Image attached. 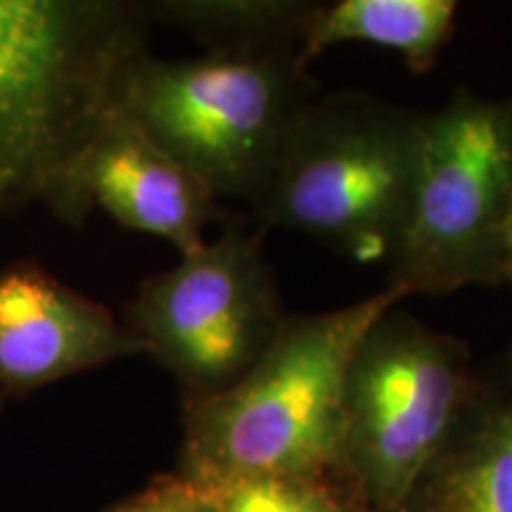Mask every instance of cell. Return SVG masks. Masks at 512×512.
Masks as SVG:
<instances>
[{"mask_svg":"<svg viewBox=\"0 0 512 512\" xmlns=\"http://www.w3.org/2000/svg\"><path fill=\"white\" fill-rule=\"evenodd\" d=\"M105 512H223L207 486L174 475H157L133 496L121 498Z\"/></svg>","mask_w":512,"mask_h":512,"instance_id":"5bb4252c","label":"cell"},{"mask_svg":"<svg viewBox=\"0 0 512 512\" xmlns=\"http://www.w3.org/2000/svg\"><path fill=\"white\" fill-rule=\"evenodd\" d=\"M510 211L512 100L458 88L425 114L411 211L387 261V285L413 297L505 283Z\"/></svg>","mask_w":512,"mask_h":512,"instance_id":"8992f818","label":"cell"},{"mask_svg":"<svg viewBox=\"0 0 512 512\" xmlns=\"http://www.w3.org/2000/svg\"><path fill=\"white\" fill-rule=\"evenodd\" d=\"M145 354L136 332L34 261L0 268V392L29 394Z\"/></svg>","mask_w":512,"mask_h":512,"instance_id":"ba28073f","label":"cell"},{"mask_svg":"<svg viewBox=\"0 0 512 512\" xmlns=\"http://www.w3.org/2000/svg\"><path fill=\"white\" fill-rule=\"evenodd\" d=\"M456 0H339L318 3L306 29L302 57L311 64L339 43H370L392 50L415 74L437 64L456 31Z\"/></svg>","mask_w":512,"mask_h":512,"instance_id":"8fae6325","label":"cell"},{"mask_svg":"<svg viewBox=\"0 0 512 512\" xmlns=\"http://www.w3.org/2000/svg\"><path fill=\"white\" fill-rule=\"evenodd\" d=\"M88 209H102L124 228L155 235L188 256L223 216L221 202L192 171L166 155L119 110L107 117L81 162Z\"/></svg>","mask_w":512,"mask_h":512,"instance_id":"9c48e42d","label":"cell"},{"mask_svg":"<svg viewBox=\"0 0 512 512\" xmlns=\"http://www.w3.org/2000/svg\"><path fill=\"white\" fill-rule=\"evenodd\" d=\"M143 5L152 24L185 31L209 53L299 55L318 8L302 0H157Z\"/></svg>","mask_w":512,"mask_h":512,"instance_id":"7c38bea8","label":"cell"},{"mask_svg":"<svg viewBox=\"0 0 512 512\" xmlns=\"http://www.w3.org/2000/svg\"><path fill=\"white\" fill-rule=\"evenodd\" d=\"M403 299L384 285L342 309L287 313L245 377L226 392L183 403L178 475L202 486L335 475L351 356L370 325Z\"/></svg>","mask_w":512,"mask_h":512,"instance_id":"7a4b0ae2","label":"cell"},{"mask_svg":"<svg viewBox=\"0 0 512 512\" xmlns=\"http://www.w3.org/2000/svg\"><path fill=\"white\" fill-rule=\"evenodd\" d=\"M479 387L465 342L384 311L351 356L335 477L366 512H399Z\"/></svg>","mask_w":512,"mask_h":512,"instance_id":"5b68a950","label":"cell"},{"mask_svg":"<svg viewBox=\"0 0 512 512\" xmlns=\"http://www.w3.org/2000/svg\"><path fill=\"white\" fill-rule=\"evenodd\" d=\"M313 95L318 86L299 53H145L119 83L117 110L216 200L254 207Z\"/></svg>","mask_w":512,"mask_h":512,"instance_id":"277c9868","label":"cell"},{"mask_svg":"<svg viewBox=\"0 0 512 512\" xmlns=\"http://www.w3.org/2000/svg\"><path fill=\"white\" fill-rule=\"evenodd\" d=\"M425 114L358 91L313 95L294 119L254 216L375 264L411 211Z\"/></svg>","mask_w":512,"mask_h":512,"instance_id":"3957f363","label":"cell"},{"mask_svg":"<svg viewBox=\"0 0 512 512\" xmlns=\"http://www.w3.org/2000/svg\"><path fill=\"white\" fill-rule=\"evenodd\" d=\"M3 406H5V394L0 392V411H3Z\"/></svg>","mask_w":512,"mask_h":512,"instance_id":"2e32d148","label":"cell"},{"mask_svg":"<svg viewBox=\"0 0 512 512\" xmlns=\"http://www.w3.org/2000/svg\"><path fill=\"white\" fill-rule=\"evenodd\" d=\"M399 512H512V392L482 382Z\"/></svg>","mask_w":512,"mask_h":512,"instance_id":"30bf717a","label":"cell"},{"mask_svg":"<svg viewBox=\"0 0 512 512\" xmlns=\"http://www.w3.org/2000/svg\"><path fill=\"white\" fill-rule=\"evenodd\" d=\"M150 29L143 3L0 0V216L88 219L81 162Z\"/></svg>","mask_w":512,"mask_h":512,"instance_id":"6da1fadb","label":"cell"},{"mask_svg":"<svg viewBox=\"0 0 512 512\" xmlns=\"http://www.w3.org/2000/svg\"><path fill=\"white\" fill-rule=\"evenodd\" d=\"M505 283H512V211L505 230Z\"/></svg>","mask_w":512,"mask_h":512,"instance_id":"9a60e30c","label":"cell"},{"mask_svg":"<svg viewBox=\"0 0 512 512\" xmlns=\"http://www.w3.org/2000/svg\"><path fill=\"white\" fill-rule=\"evenodd\" d=\"M207 489L223 512H366L335 475L242 479Z\"/></svg>","mask_w":512,"mask_h":512,"instance_id":"4fadbf2b","label":"cell"},{"mask_svg":"<svg viewBox=\"0 0 512 512\" xmlns=\"http://www.w3.org/2000/svg\"><path fill=\"white\" fill-rule=\"evenodd\" d=\"M285 316L261 230L230 223L174 268L147 278L126 304L124 323L190 403L245 377Z\"/></svg>","mask_w":512,"mask_h":512,"instance_id":"52a82bcc","label":"cell"}]
</instances>
